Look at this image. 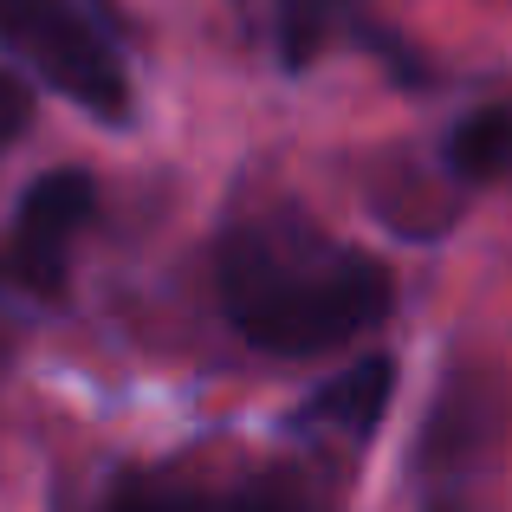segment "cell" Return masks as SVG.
Listing matches in <instances>:
<instances>
[{
  "mask_svg": "<svg viewBox=\"0 0 512 512\" xmlns=\"http://www.w3.org/2000/svg\"><path fill=\"white\" fill-rule=\"evenodd\" d=\"M26 124H33V91H26L13 72H0V150H7V143H20Z\"/></svg>",
  "mask_w": 512,
  "mask_h": 512,
  "instance_id": "52a82bcc",
  "label": "cell"
},
{
  "mask_svg": "<svg viewBox=\"0 0 512 512\" xmlns=\"http://www.w3.org/2000/svg\"><path fill=\"white\" fill-rule=\"evenodd\" d=\"M91 208H98V195H91L85 169H52L26 188L20 214H13V247H7L13 279L26 292H39V299L65 292V266H72V247L85 234Z\"/></svg>",
  "mask_w": 512,
  "mask_h": 512,
  "instance_id": "3957f363",
  "label": "cell"
},
{
  "mask_svg": "<svg viewBox=\"0 0 512 512\" xmlns=\"http://www.w3.org/2000/svg\"><path fill=\"white\" fill-rule=\"evenodd\" d=\"M221 305L247 344L318 357L383 325L389 273L299 214H260L221 240Z\"/></svg>",
  "mask_w": 512,
  "mask_h": 512,
  "instance_id": "6da1fadb",
  "label": "cell"
},
{
  "mask_svg": "<svg viewBox=\"0 0 512 512\" xmlns=\"http://www.w3.org/2000/svg\"><path fill=\"white\" fill-rule=\"evenodd\" d=\"M448 156H454V169H461L467 182H500V175L512 169V104L474 111L461 130H454Z\"/></svg>",
  "mask_w": 512,
  "mask_h": 512,
  "instance_id": "8992f818",
  "label": "cell"
},
{
  "mask_svg": "<svg viewBox=\"0 0 512 512\" xmlns=\"http://www.w3.org/2000/svg\"><path fill=\"white\" fill-rule=\"evenodd\" d=\"M0 46L20 52L78 111H91V117H124L130 111V78L117 65L111 39L72 0H0Z\"/></svg>",
  "mask_w": 512,
  "mask_h": 512,
  "instance_id": "7a4b0ae2",
  "label": "cell"
},
{
  "mask_svg": "<svg viewBox=\"0 0 512 512\" xmlns=\"http://www.w3.org/2000/svg\"><path fill=\"white\" fill-rule=\"evenodd\" d=\"M104 512H305V493L279 474L260 480H188V474H150L117 487Z\"/></svg>",
  "mask_w": 512,
  "mask_h": 512,
  "instance_id": "277c9868",
  "label": "cell"
},
{
  "mask_svg": "<svg viewBox=\"0 0 512 512\" xmlns=\"http://www.w3.org/2000/svg\"><path fill=\"white\" fill-rule=\"evenodd\" d=\"M389 389H396V363H389V357H357V363H344V370L312 396V422H325V428H338V435L363 441V435H376V422H383Z\"/></svg>",
  "mask_w": 512,
  "mask_h": 512,
  "instance_id": "5b68a950",
  "label": "cell"
}]
</instances>
